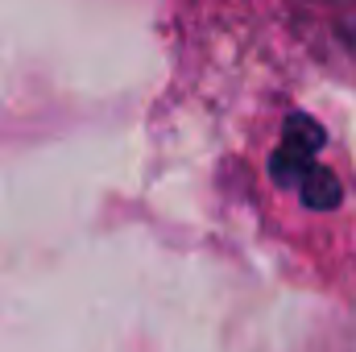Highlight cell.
<instances>
[{"label": "cell", "mask_w": 356, "mask_h": 352, "mask_svg": "<svg viewBox=\"0 0 356 352\" xmlns=\"http://www.w3.org/2000/svg\"><path fill=\"white\" fill-rule=\"evenodd\" d=\"M319 145H323V129L311 116H290L282 145L273 154V178L282 186H294L307 207L327 211L340 203V186H336L332 170L319 162Z\"/></svg>", "instance_id": "1"}, {"label": "cell", "mask_w": 356, "mask_h": 352, "mask_svg": "<svg viewBox=\"0 0 356 352\" xmlns=\"http://www.w3.org/2000/svg\"><path fill=\"white\" fill-rule=\"evenodd\" d=\"M332 8H336V25H340L344 42L353 46V54H356V0H332Z\"/></svg>", "instance_id": "2"}]
</instances>
